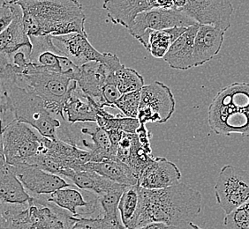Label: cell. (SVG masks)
I'll return each instance as SVG.
<instances>
[{
    "mask_svg": "<svg viewBox=\"0 0 249 229\" xmlns=\"http://www.w3.org/2000/svg\"><path fill=\"white\" fill-rule=\"evenodd\" d=\"M0 120L3 128L16 120L53 140L58 139V129L66 122L47 110L43 99L25 84L12 65L0 71Z\"/></svg>",
    "mask_w": 249,
    "mask_h": 229,
    "instance_id": "1",
    "label": "cell"
},
{
    "mask_svg": "<svg viewBox=\"0 0 249 229\" xmlns=\"http://www.w3.org/2000/svg\"><path fill=\"white\" fill-rule=\"evenodd\" d=\"M202 209L200 191L185 183L162 190L141 187V212L137 229L151 223L183 226L196 219Z\"/></svg>",
    "mask_w": 249,
    "mask_h": 229,
    "instance_id": "2",
    "label": "cell"
},
{
    "mask_svg": "<svg viewBox=\"0 0 249 229\" xmlns=\"http://www.w3.org/2000/svg\"><path fill=\"white\" fill-rule=\"evenodd\" d=\"M22 10L25 31L29 37L88 34L86 15L78 0H8Z\"/></svg>",
    "mask_w": 249,
    "mask_h": 229,
    "instance_id": "3",
    "label": "cell"
},
{
    "mask_svg": "<svg viewBox=\"0 0 249 229\" xmlns=\"http://www.w3.org/2000/svg\"><path fill=\"white\" fill-rule=\"evenodd\" d=\"M208 115L214 133L249 138V83L233 82L222 88L211 101Z\"/></svg>",
    "mask_w": 249,
    "mask_h": 229,
    "instance_id": "4",
    "label": "cell"
},
{
    "mask_svg": "<svg viewBox=\"0 0 249 229\" xmlns=\"http://www.w3.org/2000/svg\"><path fill=\"white\" fill-rule=\"evenodd\" d=\"M26 85L43 99L47 110L58 119L67 121L64 103L73 79L68 74L53 72L29 62L17 72Z\"/></svg>",
    "mask_w": 249,
    "mask_h": 229,
    "instance_id": "5",
    "label": "cell"
},
{
    "mask_svg": "<svg viewBox=\"0 0 249 229\" xmlns=\"http://www.w3.org/2000/svg\"><path fill=\"white\" fill-rule=\"evenodd\" d=\"M45 139L29 124L11 122L3 128L5 162L11 166L31 165L45 147Z\"/></svg>",
    "mask_w": 249,
    "mask_h": 229,
    "instance_id": "6",
    "label": "cell"
},
{
    "mask_svg": "<svg viewBox=\"0 0 249 229\" xmlns=\"http://www.w3.org/2000/svg\"><path fill=\"white\" fill-rule=\"evenodd\" d=\"M52 41L60 55L69 58L77 66L95 61L106 65L111 72H116L123 65L114 54L101 53L94 48L89 41L88 34L73 33L52 36Z\"/></svg>",
    "mask_w": 249,
    "mask_h": 229,
    "instance_id": "7",
    "label": "cell"
},
{
    "mask_svg": "<svg viewBox=\"0 0 249 229\" xmlns=\"http://www.w3.org/2000/svg\"><path fill=\"white\" fill-rule=\"evenodd\" d=\"M176 101L169 86L160 82L145 85L141 90L137 119L140 124H164L175 112Z\"/></svg>",
    "mask_w": 249,
    "mask_h": 229,
    "instance_id": "8",
    "label": "cell"
},
{
    "mask_svg": "<svg viewBox=\"0 0 249 229\" xmlns=\"http://www.w3.org/2000/svg\"><path fill=\"white\" fill-rule=\"evenodd\" d=\"M216 202L225 215L249 199V174L240 167L225 165L215 185Z\"/></svg>",
    "mask_w": 249,
    "mask_h": 229,
    "instance_id": "9",
    "label": "cell"
},
{
    "mask_svg": "<svg viewBox=\"0 0 249 229\" xmlns=\"http://www.w3.org/2000/svg\"><path fill=\"white\" fill-rule=\"evenodd\" d=\"M197 24L180 10L155 8L141 13L127 29L132 36L139 40L148 30L160 31L173 28H188Z\"/></svg>",
    "mask_w": 249,
    "mask_h": 229,
    "instance_id": "10",
    "label": "cell"
},
{
    "mask_svg": "<svg viewBox=\"0 0 249 229\" xmlns=\"http://www.w3.org/2000/svg\"><path fill=\"white\" fill-rule=\"evenodd\" d=\"M183 13L197 24L211 25L227 31L231 25V0H187Z\"/></svg>",
    "mask_w": 249,
    "mask_h": 229,
    "instance_id": "11",
    "label": "cell"
},
{
    "mask_svg": "<svg viewBox=\"0 0 249 229\" xmlns=\"http://www.w3.org/2000/svg\"><path fill=\"white\" fill-rule=\"evenodd\" d=\"M43 196L45 200L67 211L73 217L80 218V209L82 210L81 217L94 218V214L96 213L98 214V217H103L98 203V196L91 192L82 191L73 187H67Z\"/></svg>",
    "mask_w": 249,
    "mask_h": 229,
    "instance_id": "12",
    "label": "cell"
},
{
    "mask_svg": "<svg viewBox=\"0 0 249 229\" xmlns=\"http://www.w3.org/2000/svg\"><path fill=\"white\" fill-rule=\"evenodd\" d=\"M13 167L16 177L31 196H45L63 188L75 187L63 177L34 165L19 164Z\"/></svg>",
    "mask_w": 249,
    "mask_h": 229,
    "instance_id": "13",
    "label": "cell"
},
{
    "mask_svg": "<svg viewBox=\"0 0 249 229\" xmlns=\"http://www.w3.org/2000/svg\"><path fill=\"white\" fill-rule=\"evenodd\" d=\"M29 217L36 229H71L73 216L39 196L29 199Z\"/></svg>",
    "mask_w": 249,
    "mask_h": 229,
    "instance_id": "14",
    "label": "cell"
},
{
    "mask_svg": "<svg viewBox=\"0 0 249 229\" xmlns=\"http://www.w3.org/2000/svg\"><path fill=\"white\" fill-rule=\"evenodd\" d=\"M15 5V17L8 28L0 34V71L12 65L16 53L27 49L31 51L32 43L25 31L22 10Z\"/></svg>",
    "mask_w": 249,
    "mask_h": 229,
    "instance_id": "15",
    "label": "cell"
},
{
    "mask_svg": "<svg viewBox=\"0 0 249 229\" xmlns=\"http://www.w3.org/2000/svg\"><path fill=\"white\" fill-rule=\"evenodd\" d=\"M181 172L166 158L155 157L139 177V185L148 190H162L180 182Z\"/></svg>",
    "mask_w": 249,
    "mask_h": 229,
    "instance_id": "16",
    "label": "cell"
},
{
    "mask_svg": "<svg viewBox=\"0 0 249 229\" xmlns=\"http://www.w3.org/2000/svg\"><path fill=\"white\" fill-rule=\"evenodd\" d=\"M96 103L73 81L64 103V114L70 124L96 123Z\"/></svg>",
    "mask_w": 249,
    "mask_h": 229,
    "instance_id": "17",
    "label": "cell"
},
{
    "mask_svg": "<svg viewBox=\"0 0 249 229\" xmlns=\"http://www.w3.org/2000/svg\"><path fill=\"white\" fill-rule=\"evenodd\" d=\"M110 73L111 72L109 68L100 62L92 61L80 66L77 85L101 108L106 107L103 98V88Z\"/></svg>",
    "mask_w": 249,
    "mask_h": 229,
    "instance_id": "18",
    "label": "cell"
},
{
    "mask_svg": "<svg viewBox=\"0 0 249 229\" xmlns=\"http://www.w3.org/2000/svg\"><path fill=\"white\" fill-rule=\"evenodd\" d=\"M225 31L211 25H199L195 43V66L210 62L219 53L225 41Z\"/></svg>",
    "mask_w": 249,
    "mask_h": 229,
    "instance_id": "19",
    "label": "cell"
},
{
    "mask_svg": "<svg viewBox=\"0 0 249 229\" xmlns=\"http://www.w3.org/2000/svg\"><path fill=\"white\" fill-rule=\"evenodd\" d=\"M199 24L188 27L187 31L171 45L163 59L174 70L186 71L195 66L194 43Z\"/></svg>",
    "mask_w": 249,
    "mask_h": 229,
    "instance_id": "20",
    "label": "cell"
},
{
    "mask_svg": "<svg viewBox=\"0 0 249 229\" xmlns=\"http://www.w3.org/2000/svg\"><path fill=\"white\" fill-rule=\"evenodd\" d=\"M103 8L113 24L127 29L137 15L151 10L149 0H105Z\"/></svg>",
    "mask_w": 249,
    "mask_h": 229,
    "instance_id": "21",
    "label": "cell"
},
{
    "mask_svg": "<svg viewBox=\"0 0 249 229\" xmlns=\"http://www.w3.org/2000/svg\"><path fill=\"white\" fill-rule=\"evenodd\" d=\"M78 124L80 132L82 135L90 137V141L82 139L80 147L82 146L87 148V151L90 153L92 163H100L105 160L118 161L117 148L112 146L106 131L100 128L97 124L93 128L83 127L80 126V124Z\"/></svg>",
    "mask_w": 249,
    "mask_h": 229,
    "instance_id": "22",
    "label": "cell"
},
{
    "mask_svg": "<svg viewBox=\"0 0 249 229\" xmlns=\"http://www.w3.org/2000/svg\"><path fill=\"white\" fill-rule=\"evenodd\" d=\"M82 171L95 172L102 177L125 186L139 184V180L134 176L130 167L119 160H105L100 163L90 162L83 165Z\"/></svg>",
    "mask_w": 249,
    "mask_h": 229,
    "instance_id": "23",
    "label": "cell"
},
{
    "mask_svg": "<svg viewBox=\"0 0 249 229\" xmlns=\"http://www.w3.org/2000/svg\"><path fill=\"white\" fill-rule=\"evenodd\" d=\"M31 196L16 177L14 167L9 164L0 166V202L3 204H26Z\"/></svg>",
    "mask_w": 249,
    "mask_h": 229,
    "instance_id": "24",
    "label": "cell"
},
{
    "mask_svg": "<svg viewBox=\"0 0 249 229\" xmlns=\"http://www.w3.org/2000/svg\"><path fill=\"white\" fill-rule=\"evenodd\" d=\"M187 29V28H173L160 31L148 30L138 41L154 57L160 59L164 57L171 45Z\"/></svg>",
    "mask_w": 249,
    "mask_h": 229,
    "instance_id": "25",
    "label": "cell"
},
{
    "mask_svg": "<svg viewBox=\"0 0 249 229\" xmlns=\"http://www.w3.org/2000/svg\"><path fill=\"white\" fill-rule=\"evenodd\" d=\"M118 210L121 223L125 229H137L141 212V186L139 184L126 187L120 197Z\"/></svg>",
    "mask_w": 249,
    "mask_h": 229,
    "instance_id": "26",
    "label": "cell"
},
{
    "mask_svg": "<svg viewBox=\"0 0 249 229\" xmlns=\"http://www.w3.org/2000/svg\"><path fill=\"white\" fill-rule=\"evenodd\" d=\"M69 180L82 191H89L96 196H103L117 187L123 185L92 171L74 172Z\"/></svg>",
    "mask_w": 249,
    "mask_h": 229,
    "instance_id": "27",
    "label": "cell"
},
{
    "mask_svg": "<svg viewBox=\"0 0 249 229\" xmlns=\"http://www.w3.org/2000/svg\"><path fill=\"white\" fill-rule=\"evenodd\" d=\"M96 124L106 131L117 130L124 133H135L141 126L137 118L125 117L122 114L114 115L98 105L96 106Z\"/></svg>",
    "mask_w": 249,
    "mask_h": 229,
    "instance_id": "28",
    "label": "cell"
},
{
    "mask_svg": "<svg viewBox=\"0 0 249 229\" xmlns=\"http://www.w3.org/2000/svg\"><path fill=\"white\" fill-rule=\"evenodd\" d=\"M110 76L115 82L121 95L141 91L145 86L143 77L134 69L127 68L124 65L115 72L110 73Z\"/></svg>",
    "mask_w": 249,
    "mask_h": 229,
    "instance_id": "29",
    "label": "cell"
},
{
    "mask_svg": "<svg viewBox=\"0 0 249 229\" xmlns=\"http://www.w3.org/2000/svg\"><path fill=\"white\" fill-rule=\"evenodd\" d=\"M125 185H120L109 191L103 196H98V203L100 205L101 211L103 217L111 220L115 223H121L120 216L118 215L119 204L120 197L122 196L124 190L126 189Z\"/></svg>",
    "mask_w": 249,
    "mask_h": 229,
    "instance_id": "30",
    "label": "cell"
},
{
    "mask_svg": "<svg viewBox=\"0 0 249 229\" xmlns=\"http://www.w3.org/2000/svg\"><path fill=\"white\" fill-rule=\"evenodd\" d=\"M141 91L131 92L120 96L114 103V109L120 110L125 117L137 118L139 111Z\"/></svg>",
    "mask_w": 249,
    "mask_h": 229,
    "instance_id": "31",
    "label": "cell"
},
{
    "mask_svg": "<svg viewBox=\"0 0 249 229\" xmlns=\"http://www.w3.org/2000/svg\"><path fill=\"white\" fill-rule=\"evenodd\" d=\"M224 225L228 229H249V199L225 215Z\"/></svg>",
    "mask_w": 249,
    "mask_h": 229,
    "instance_id": "32",
    "label": "cell"
},
{
    "mask_svg": "<svg viewBox=\"0 0 249 229\" xmlns=\"http://www.w3.org/2000/svg\"><path fill=\"white\" fill-rule=\"evenodd\" d=\"M122 223H115L104 217L86 218L72 217L71 229H120Z\"/></svg>",
    "mask_w": 249,
    "mask_h": 229,
    "instance_id": "33",
    "label": "cell"
},
{
    "mask_svg": "<svg viewBox=\"0 0 249 229\" xmlns=\"http://www.w3.org/2000/svg\"><path fill=\"white\" fill-rule=\"evenodd\" d=\"M122 96L116 86L115 82L110 78V74L107 79L106 85L103 88V98L105 100V105L108 108L114 109L116 100Z\"/></svg>",
    "mask_w": 249,
    "mask_h": 229,
    "instance_id": "34",
    "label": "cell"
},
{
    "mask_svg": "<svg viewBox=\"0 0 249 229\" xmlns=\"http://www.w3.org/2000/svg\"><path fill=\"white\" fill-rule=\"evenodd\" d=\"M15 17V5L5 1L0 5V34L8 28Z\"/></svg>",
    "mask_w": 249,
    "mask_h": 229,
    "instance_id": "35",
    "label": "cell"
},
{
    "mask_svg": "<svg viewBox=\"0 0 249 229\" xmlns=\"http://www.w3.org/2000/svg\"><path fill=\"white\" fill-rule=\"evenodd\" d=\"M139 229H201L199 226L190 222L183 226H168L163 223H151Z\"/></svg>",
    "mask_w": 249,
    "mask_h": 229,
    "instance_id": "36",
    "label": "cell"
},
{
    "mask_svg": "<svg viewBox=\"0 0 249 229\" xmlns=\"http://www.w3.org/2000/svg\"><path fill=\"white\" fill-rule=\"evenodd\" d=\"M151 9L155 8H173V0H149Z\"/></svg>",
    "mask_w": 249,
    "mask_h": 229,
    "instance_id": "37",
    "label": "cell"
},
{
    "mask_svg": "<svg viewBox=\"0 0 249 229\" xmlns=\"http://www.w3.org/2000/svg\"><path fill=\"white\" fill-rule=\"evenodd\" d=\"M5 153H4V140H3V124L0 120V166L5 165Z\"/></svg>",
    "mask_w": 249,
    "mask_h": 229,
    "instance_id": "38",
    "label": "cell"
},
{
    "mask_svg": "<svg viewBox=\"0 0 249 229\" xmlns=\"http://www.w3.org/2000/svg\"><path fill=\"white\" fill-rule=\"evenodd\" d=\"M187 5V0H173V8L181 10Z\"/></svg>",
    "mask_w": 249,
    "mask_h": 229,
    "instance_id": "39",
    "label": "cell"
},
{
    "mask_svg": "<svg viewBox=\"0 0 249 229\" xmlns=\"http://www.w3.org/2000/svg\"><path fill=\"white\" fill-rule=\"evenodd\" d=\"M120 229H125V228H124V226H122V227H120Z\"/></svg>",
    "mask_w": 249,
    "mask_h": 229,
    "instance_id": "40",
    "label": "cell"
}]
</instances>
